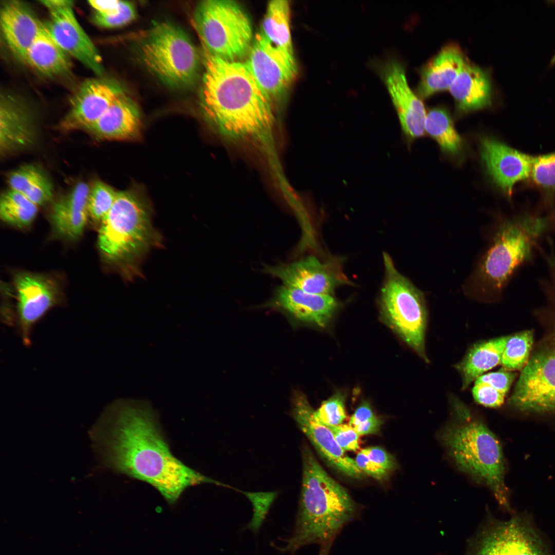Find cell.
Segmentation results:
<instances>
[{"label": "cell", "instance_id": "cell-1", "mask_svg": "<svg viewBox=\"0 0 555 555\" xmlns=\"http://www.w3.org/2000/svg\"><path fill=\"white\" fill-rule=\"evenodd\" d=\"M94 449L104 468L145 482L170 504L189 487L226 485L188 467L173 455L155 411L143 400L118 399L92 428Z\"/></svg>", "mask_w": 555, "mask_h": 555}, {"label": "cell", "instance_id": "cell-2", "mask_svg": "<svg viewBox=\"0 0 555 555\" xmlns=\"http://www.w3.org/2000/svg\"><path fill=\"white\" fill-rule=\"evenodd\" d=\"M200 103L206 120L226 141L255 146L274 171L280 169L275 141L274 104L245 62L205 50Z\"/></svg>", "mask_w": 555, "mask_h": 555}, {"label": "cell", "instance_id": "cell-3", "mask_svg": "<svg viewBox=\"0 0 555 555\" xmlns=\"http://www.w3.org/2000/svg\"><path fill=\"white\" fill-rule=\"evenodd\" d=\"M302 488L294 529L281 549L291 553L311 544H332L357 512L347 490L324 470L306 444L302 448Z\"/></svg>", "mask_w": 555, "mask_h": 555}, {"label": "cell", "instance_id": "cell-4", "mask_svg": "<svg viewBox=\"0 0 555 555\" xmlns=\"http://www.w3.org/2000/svg\"><path fill=\"white\" fill-rule=\"evenodd\" d=\"M452 403L451 418L438 435L447 454L460 471L488 487L498 504L510 510L499 440L464 403L457 399Z\"/></svg>", "mask_w": 555, "mask_h": 555}, {"label": "cell", "instance_id": "cell-5", "mask_svg": "<svg viewBox=\"0 0 555 555\" xmlns=\"http://www.w3.org/2000/svg\"><path fill=\"white\" fill-rule=\"evenodd\" d=\"M554 232L555 211H525L502 221L477 272L482 287L500 294L514 273L533 261L542 240Z\"/></svg>", "mask_w": 555, "mask_h": 555}, {"label": "cell", "instance_id": "cell-6", "mask_svg": "<svg viewBox=\"0 0 555 555\" xmlns=\"http://www.w3.org/2000/svg\"><path fill=\"white\" fill-rule=\"evenodd\" d=\"M100 223L98 244L101 252L127 274L134 272L141 257L157 243L148 206L132 191L118 192L113 205Z\"/></svg>", "mask_w": 555, "mask_h": 555}, {"label": "cell", "instance_id": "cell-7", "mask_svg": "<svg viewBox=\"0 0 555 555\" xmlns=\"http://www.w3.org/2000/svg\"><path fill=\"white\" fill-rule=\"evenodd\" d=\"M138 50L144 66L168 86L186 88L195 82L199 55L188 35L177 26L164 21L155 23Z\"/></svg>", "mask_w": 555, "mask_h": 555}, {"label": "cell", "instance_id": "cell-8", "mask_svg": "<svg viewBox=\"0 0 555 555\" xmlns=\"http://www.w3.org/2000/svg\"><path fill=\"white\" fill-rule=\"evenodd\" d=\"M205 49L229 61L247 55L253 41L252 25L245 9L232 0L200 2L194 15Z\"/></svg>", "mask_w": 555, "mask_h": 555}, {"label": "cell", "instance_id": "cell-9", "mask_svg": "<svg viewBox=\"0 0 555 555\" xmlns=\"http://www.w3.org/2000/svg\"><path fill=\"white\" fill-rule=\"evenodd\" d=\"M385 276L380 290L381 313L403 341L425 362L427 310L422 292L396 269L387 253L383 254Z\"/></svg>", "mask_w": 555, "mask_h": 555}, {"label": "cell", "instance_id": "cell-10", "mask_svg": "<svg viewBox=\"0 0 555 555\" xmlns=\"http://www.w3.org/2000/svg\"><path fill=\"white\" fill-rule=\"evenodd\" d=\"M466 555H549L541 538L526 519L492 520L472 542Z\"/></svg>", "mask_w": 555, "mask_h": 555}, {"label": "cell", "instance_id": "cell-11", "mask_svg": "<svg viewBox=\"0 0 555 555\" xmlns=\"http://www.w3.org/2000/svg\"><path fill=\"white\" fill-rule=\"evenodd\" d=\"M49 18L44 24L50 36L69 55L98 75L103 72L102 59L97 48L78 22L69 0H45Z\"/></svg>", "mask_w": 555, "mask_h": 555}, {"label": "cell", "instance_id": "cell-12", "mask_svg": "<svg viewBox=\"0 0 555 555\" xmlns=\"http://www.w3.org/2000/svg\"><path fill=\"white\" fill-rule=\"evenodd\" d=\"M245 62L257 84L275 104L282 100L297 73L294 55L274 46L258 32Z\"/></svg>", "mask_w": 555, "mask_h": 555}, {"label": "cell", "instance_id": "cell-13", "mask_svg": "<svg viewBox=\"0 0 555 555\" xmlns=\"http://www.w3.org/2000/svg\"><path fill=\"white\" fill-rule=\"evenodd\" d=\"M509 403L523 411L555 412V351L537 354L527 362Z\"/></svg>", "mask_w": 555, "mask_h": 555}, {"label": "cell", "instance_id": "cell-14", "mask_svg": "<svg viewBox=\"0 0 555 555\" xmlns=\"http://www.w3.org/2000/svg\"><path fill=\"white\" fill-rule=\"evenodd\" d=\"M372 66L385 84L403 133L411 138L422 136L425 131V107L410 88L404 66L394 58L375 61Z\"/></svg>", "mask_w": 555, "mask_h": 555}, {"label": "cell", "instance_id": "cell-15", "mask_svg": "<svg viewBox=\"0 0 555 555\" xmlns=\"http://www.w3.org/2000/svg\"><path fill=\"white\" fill-rule=\"evenodd\" d=\"M264 271L284 286L318 294L333 295L338 287L350 283L336 263L323 262L312 255L287 264L265 267Z\"/></svg>", "mask_w": 555, "mask_h": 555}, {"label": "cell", "instance_id": "cell-16", "mask_svg": "<svg viewBox=\"0 0 555 555\" xmlns=\"http://www.w3.org/2000/svg\"><path fill=\"white\" fill-rule=\"evenodd\" d=\"M314 411L304 395L301 393L294 395L292 417L315 449L330 466L340 473L354 478H362L364 473L355 460L339 447L330 430L317 419Z\"/></svg>", "mask_w": 555, "mask_h": 555}, {"label": "cell", "instance_id": "cell-17", "mask_svg": "<svg viewBox=\"0 0 555 555\" xmlns=\"http://www.w3.org/2000/svg\"><path fill=\"white\" fill-rule=\"evenodd\" d=\"M124 93L122 87L112 80H87L72 98L70 108L61 123V129L65 131L86 130Z\"/></svg>", "mask_w": 555, "mask_h": 555}, {"label": "cell", "instance_id": "cell-18", "mask_svg": "<svg viewBox=\"0 0 555 555\" xmlns=\"http://www.w3.org/2000/svg\"><path fill=\"white\" fill-rule=\"evenodd\" d=\"M14 281L17 292L18 326L23 341L27 345L32 326L59 302V289L53 280L30 272L16 274Z\"/></svg>", "mask_w": 555, "mask_h": 555}, {"label": "cell", "instance_id": "cell-19", "mask_svg": "<svg viewBox=\"0 0 555 555\" xmlns=\"http://www.w3.org/2000/svg\"><path fill=\"white\" fill-rule=\"evenodd\" d=\"M480 154L490 178L508 197L517 182L529 179L533 156L486 137L481 140Z\"/></svg>", "mask_w": 555, "mask_h": 555}, {"label": "cell", "instance_id": "cell-20", "mask_svg": "<svg viewBox=\"0 0 555 555\" xmlns=\"http://www.w3.org/2000/svg\"><path fill=\"white\" fill-rule=\"evenodd\" d=\"M34 118L29 108L10 95H1L0 153L6 157L33 146L38 136Z\"/></svg>", "mask_w": 555, "mask_h": 555}, {"label": "cell", "instance_id": "cell-21", "mask_svg": "<svg viewBox=\"0 0 555 555\" xmlns=\"http://www.w3.org/2000/svg\"><path fill=\"white\" fill-rule=\"evenodd\" d=\"M0 23L6 45L15 57L24 62L28 49L44 24L27 4L14 0L1 5Z\"/></svg>", "mask_w": 555, "mask_h": 555}, {"label": "cell", "instance_id": "cell-22", "mask_svg": "<svg viewBox=\"0 0 555 555\" xmlns=\"http://www.w3.org/2000/svg\"><path fill=\"white\" fill-rule=\"evenodd\" d=\"M273 305L286 310L300 321L325 327L338 307L333 295L308 293L282 286L278 288Z\"/></svg>", "mask_w": 555, "mask_h": 555}, {"label": "cell", "instance_id": "cell-23", "mask_svg": "<svg viewBox=\"0 0 555 555\" xmlns=\"http://www.w3.org/2000/svg\"><path fill=\"white\" fill-rule=\"evenodd\" d=\"M141 122L136 104L125 93L85 131L96 138L106 140L133 139L140 135Z\"/></svg>", "mask_w": 555, "mask_h": 555}, {"label": "cell", "instance_id": "cell-24", "mask_svg": "<svg viewBox=\"0 0 555 555\" xmlns=\"http://www.w3.org/2000/svg\"><path fill=\"white\" fill-rule=\"evenodd\" d=\"M90 189L86 183L79 182L54 203L50 219L54 230L60 236L75 240L82 235L89 216Z\"/></svg>", "mask_w": 555, "mask_h": 555}, {"label": "cell", "instance_id": "cell-25", "mask_svg": "<svg viewBox=\"0 0 555 555\" xmlns=\"http://www.w3.org/2000/svg\"><path fill=\"white\" fill-rule=\"evenodd\" d=\"M466 60L458 45L452 44L443 46L421 68L418 96L427 98L450 88Z\"/></svg>", "mask_w": 555, "mask_h": 555}, {"label": "cell", "instance_id": "cell-26", "mask_svg": "<svg viewBox=\"0 0 555 555\" xmlns=\"http://www.w3.org/2000/svg\"><path fill=\"white\" fill-rule=\"evenodd\" d=\"M449 89L460 112L480 109L491 103L492 87L489 73L468 60Z\"/></svg>", "mask_w": 555, "mask_h": 555}, {"label": "cell", "instance_id": "cell-27", "mask_svg": "<svg viewBox=\"0 0 555 555\" xmlns=\"http://www.w3.org/2000/svg\"><path fill=\"white\" fill-rule=\"evenodd\" d=\"M509 338L505 336L492 339L477 343L470 349L456 366L462 377V389H466L485 372L501 364Z\"/></svg>", "mask_w": 555, "mask_h": 555}, {"label": "cell", "instance_id": "cell-28", "mask_svg": "<svg viewBox=\"0 0 555 555\" xmlns=\"http://www.w3.org/2000/svg\"><path fill=\"white\" fill-rule=\"evenodd\" d=\"M24 62L48 76L64 74L71 67L69 55L52 39L44 25L28 49Z\"/></svg>", "mask_w": 555, "mask_h": 555}, {"label": "cell", "instance_id": "cell-29", "mask_svg": "<svg viewBox=\"0 0 555 555\" xmlns=\"http://www.w3.org/2000/svg\"><path fill=\"white\" fill-rule=\"evenodd\" d=\"M290 7L288 1H270L258 33L274 46L294 55L290 30Z\"/></svg>", "mask_w": 555, "mask_h": 555}, {"label": "cell", "instance_id": "cell-30", "mask_svg": "<svg viewBox=\"0 0 555 555\" xmlns=\"http://www.w3.org/2000/svg\"><path fill=\"white\" fill-rule=\"evenodd\" d=\"M8 181L10 189L22 194L38 206L47 203L52 197L51 182L37 165L21 166L9 175Z\"/></svg>", "mask_w": 555, "mask_h": 555}, {"label": "cell", "instance_id": "cell-31", "mask_svg": "<svg viewBox=\"0 0 555 555\" xmlns=\"http://www.w3.org/2000/svg\"><path fill=\"white\" fill-rule=\"evenodd\" d=\"M515 376V374L503 368L481 375L474 381L472 388L474 400L486 407L500 406Z\"/></svg>", "mask_w": 555, "mask_h": 555}, {"label": "cell", "instance_id": "cell-32", "mask_svg": "<svg viewBox=\"0 0 555 555\" xmlns=\"http://www.w3.org/2000/svg\"><path fill=\"white\" fill-rule=\"evenodd\" d=\"M38 212V206L22 194L9 189L1 195L0 217L9 225L20 228L30 226Z\"/></svg>", "mask_w": 555, "mask_h": 555}, {"label": "cell", "instance_id": "cell-33", "mask_svg": "<svg viewBox=\"0 0 555 555\" xmlns=\"http://www.w3.org/2000/svg\"><path fill=\"white\" fill-rule=\"evenodd\" d=\"M425 131L435 139L443 151L455 154L460 150L462 140L445 109L437 107L429 111L425 118Z\"/></svg>", "mask_w": 555, "mask_h": 555}, {"label": "cell", "instance_id": "cell-34", "mask_svg": "<svg viewBox=\"0 0 555 555\" xmlns=\"http://www.w3.org/2000/svg\"><path fill=\"white\" fill-rule=\"evenodd\" d=\"M529 180L542 193L544 207L554 211L555 152L533 156Z\"/></svg>", "mask_w": 555, "mask_h": 555}, {"label": "cell", "instance_id": "cell-35", "mask_svg": "<svg viewBox=\"0 0 555 555\" xmlns=\"http://www.w3.org/2000/svg\"><path fill=\"white\" fill-rule=\"evenodd\" d=\"M533 343V332L528 330L509 338L504 348L501 364L509 371L519 370L526 364Z\"/></svg>", "mask_w": 555, "mask_h": 555}, {"label": "cell", "instance_id": "cell-36", "mask_svg": "<svg viewBox=\"0 0 555 555\" xmlns=\"http://www.w3.org/2000/svg\"><path fill=\"white\" fill-rule=\"evenodd\" d=\"M118 192L103 181H96L90 188L88 196L89 216L101 222L113 205Z\"/></svg>", "mask_w": 555, "mask_h": 555}, {"label": "cell", "instance_id": "cell-37", "mask_svg": "<svg viewBox=\"0 0 555 555\" xmlns=\"http://www.w3.org/2000/svg\"><path fill=\"white\" fill-rule=\"evenodd\" d=\"M345 402L344 395L340 392L336 393L324 401L321 406L314 411L316 418L326 426L343 423L346 417Z\"/></svg>", "mask_w": 555, "mask_h": 555}, {"label": "cell", "instance_id": "cell-38", "mask_svg": "<svg viewBox=\"0 0 555 555\" xmlns=\"http://www.w3.org/2000/svg\"><path fill=\"white\" fill-rule=\"evenodd\" d=\"M349 425L360 435L377 433L382 424L366 402H362L350 417Z\"/></svg>", "mask_w": 555, "mask_h": 555}, {"label": "cell", "instance_id": "cell-39", "mask_svg": "<svg viewBox=\"0 0 555 555\" xmlns=\"http://www.w3.org/2000/svg\"><path fill=\"white\" fill-rule=\"evenodd\" d=\"M240 492L246 496L252 504L253 515L249 527L256 532L261 527L277 493L275 492H249L241 490Z\"/></svg>", "mask_w": 555, "mask_h": 555}, {"label": "cell", "instance_id": "cell-40", "mask_svg": "<svg viewBox=\"0 0 555 555\" xmlns=\"http://www.w3.org/2000/svg\"><path fill=\"white\" fill-rule=\"evenodd\" d=\"M135 16L136 10L134 5L129 2L120 1V10L117 14L106 16L94 12L92 21L99 27L112 28L128 24Z\"/></svg>", "mask_w": 555, "mask_h": 555}, {"label": "cell", "instance_id": "cell-41", "mask_svg": "<svg viewBox=\"0 0 555 555\" xmlns=\"http://www.w3.org/2000/svg\"><path fill=\"white\" fill-rule=\"evenodd\" d=\"M327 427L331 431L338 445L345 452L356 451L359 449L360 435L349 424Z\"/></svg>", "mask_w": 555, "mask_h": 555}, {"label": "cell", "instance_id": "cell-42", "mask_svg": "<svg viewBox=\"0 0 555 555\" xmlns=\"http://www.w3.org/2000/svg\"><path fill=\"white\" fill-rule=\"evenodd\" d=\"M361 451L371 460L390 473L397 467L394 456L382 448L378 446L369 447L362 449Z\"/></svg>", "mask_w": 555, "mask_h": 555}, {"label": "cell", "instance_id": "cell-43", "mask_svg": "<svg viewBox=\"0 0 555 555\" xmlns=\"http://www.w3.org/2000/svg\"><path fill=\"white\" fill-rule=\"evenodd\" d=\"M355 460L358 467L363 473L376 479H385L390 473L389 472L371 460L361 451L357 454Z\"/></svg>", "mask_w": 555, "mask_h": 555}, {"label": "cell", "instance_id": "cell-44", "mask_svg": "<svg viewBox=\"0 0 555 555\" xmlns=\"http://www.w3.org/2000/svg\"><path fill=\"white\" fill-rule=\"evenodd\" d=\"M89 5L94 9L95 12L106 15L117 14L120 10V1H89Z\"/></svg>", "mask_w": 555, "mask_h": 555}, {"label": "cell", "instance_id": "cell-45", "mask_svg": "<svg viewBox=\"0 0 555 555\" xmlns=\"http://www.w3.org/2000/svg\"><path fill=\"white\" fill-rule=\"evenodd\" d=\"M331 545L332 544H327L321 546L320 550L318 555H329Z\"/></svg>", "mask_w": 555, "mask_h": 555}]
</instances>
